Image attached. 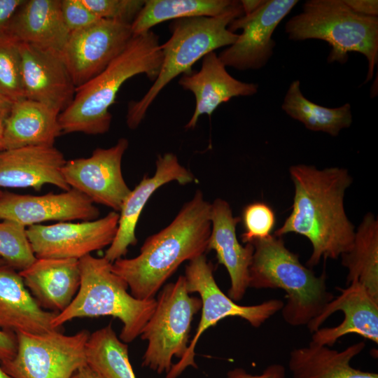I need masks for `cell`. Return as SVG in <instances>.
Here are the masks:
<instances>
[{
	"label": "cell",
	"instance_id": "21",
	"mask_svg": "<svg viewBox=\"0 0 378 378\" xmlns=\"http://www.w3.org/2000/svg\"><path fill=\"white\" fill-rule=\"evenodd\" d=\"M178 84L195 97L194 112L185 127L193 129L202 115L211 116L223 103L234 97H248L255 94L258 85L246 83L232 77L215 52L202 58L198 71L182 75Z\"/></svg>",
	"mask_w": 378,
	"mask_h": 378
},
{
	"label": "cell",
	"instance_id": "8",
	"mask_svg": "<svg viewBox=\"0 0 378 378\" xmlns=\"http://www.w3.org/2000/svg\"><path fill=\"white\" fill-rule=\"evenodd\" d=\"M190 294L184 275L164 284L158 292L154 312L140 335L147 342L143 367L167 374L173 358L180 360L186 354L191 323L202 307L200 298Z\"/></svg>",
	"mask_w": 378,
	"mask_h": 378
},
{
	"label": "cell",
	"instance_id": "23",
	"mask_svg": "<svg viewBox=\"0 0 378 378\" xmlns=\"http://www.w3.org/2000/svg\"><path fill=\"white\" fill-rule=\"evenodd\" d=\"M57 313L43 309L25 286L19 272L0 266V330L43 334L55 329Z\"/></svg>",
	"mask_w": 378,
	"mask_h": 378
},
{
	"label": "cell",
	"instance_id": "38",
	"mask_svg": "<svg viewBox=\"0 0 378 378\" xmlns=\"http://www.w3.org/2000/svg\"><path fill=\"white\" fill-rule=\"evenodd\" d=\"M17 351L15 332L0 330V363L11 359Z\"/></svg>",
	"mask_w": 378,
	"mask_h": 378
},
{
	"label": "cell",
	"instance_id": "39",
	"mask_svg": "<svg viewBox=\"0 0 378 378\" xmlns=\"http://www.w3.org/2000/svg\"><path fill=\"white\" fill-rule=\"evenodd\" d=\"M354 12L367 16L378 17L377 0H343Z\"/></svg>",
	"mask_w": 378,
	"mask_h": 378
},
{
	"label": "cell",
	"instance_id": "37",
	"mask_svg": "<svg viewBox=\"0 0 378 378\" xmlns=\"http://www.w3.org/2000/svg\"><path fill=\"white\" fill-rule=\"evenodd\" d=\"M24 0H0V38L7 37L10 22Z\"/></svg>",
	"mask_w": 378,
	"mask_h": 378
},
{
	"label": "cell",
	"instance_id": "40",
	"mask_svg": "<svg viewBox=\"0 0 378 378\" xmlns=\"http://www.w3.org/2000/svg\"><path fill=\"white\" fill-rule=\"evenodd\" d=\"M13 102L0 94V140H1L5 122L11 111Z\"/></svg>",
	"mask_w": 378,
	"mask_h": 378
},
{
	"label": "cell",
	"instance_id": "32",
	"mask_svg": "<svg viewBox=\"0 0 378 378\" xmlns=\"http://www.w3.org/2000/svg\"><path fill=\"white\" fill-rule=\"evenodd\" d=\"M0 258L19 272L35 261L26 227L10 220L0 222Z\"/></svg>",
	"mask_w": 378,
	"mask_h": 378
},
{
	"label": "cell",
	"instance_id": "16",
	"mask_svg": "<svg viewBox=\"0 0 378 378\" xmlns=\"http://www.w3.org/2000/svg\"><path fill=\"white\" fill-rule=\"evenodd\" d=\"M99 214V209L89 198L72 188L43 195L8 192L0 195V219L24 227L51 220H92Z\"/></svg>",
	"mask_w": 378,
	"mask_h": 378
},
{
	"label": "cell",
	"instance_id": "1",
	"mask_svg": "<svg viewBox=\"0 0 378 378\" xmlns=\"http://www.w3.org/2000/svg\"><path fill=\"white\" fill-rule=\"evenodd\" d=\"M289 173L295 187L292 210L274 235L295 233L309 239L312 246L306 263L309 268L321 258L337 259L350 250L355 236L344 206L351 176L344 168L318 169L307 164L293 165Z\"/></svg>",
	"mask_w": 378,
	"mask_h": 378
},
{
	"label": "cell",
	"instance_id": "4",
	"mask_svg": "<svg viewBox=\"0 0 378 378\" xmlns=\"http://www.w3.org/2000/svg\"><path fill=\"white\" fill-rule=\"evenodd\" d=\"M254 248L249 267V288H279L286 293L281 309L290 326H307L334 298L323 272L316 276L304 266L299 255L285 246L282 237L274 234L251 242Z\"/></svg>",
	"mask_w": 378,
	"mask_h": 378
},
{
	"label": "cell",
	"instance_id": "10",
	"mask_svg": "<svg viewBox=\"0 0 378 378\" xmlns=\"http://www.w3.org/2000/svg\"><path fill=\"white\" fill-rule=\"evenodd\" d=\"M17 351L1 368L13 378H71L87 364L90 332L64 335L60 330L43 334L17 332Z\"/></svg>",
	"mask_w": 378,
	"mask_h": 378
},
{
	"label": "cell",
	"instance_id": "42",
	"mask_svg": "<svg viewBox=\"0 0 378 378\" xmlns=\"http://www.w3.org/2000/svg\"><path fill=\"white\" fill-rule=\"evenodd\" d=\"M71 378H102L88 364L78 369Z\"/></svg>",
	"mask_w": 378,
	"mask_h": 378
},
{
	"label": "cell",
	"instance_id": "2",
	"mask_svg": "<svg viewBox=\"0 0 378 378\" xmlns=\"http://www.w3.org/2000/svg\"><path fill=\"white\" fill-rule=\"evenodd\" d=\"M210 208L202 192L197 190L167 226L145 240L139 255L112 263L113 272L126 282L133 297L155 298L183 262L207 251Z\"/></svg>",
	"mask_w": 378,
	"mask_h": 378
},
{
	"label": "cell",
	"instance_id": "24",
	"mask_svg": "<svg viewBox=\"0 0 378 378\" xmlns=\"http://www.w3.org/2000/svg\"><path fill=\"white\" fill-rule=\"evenodd\" d=\"M69 34L62 16L60 0H24L7 32L8 38L18 43L60 53Z\"/></svg>",
	"mask_w": 378,
	"mask_h": 378
},
{
	"label": "cell",
	"instance_id": "43",
	"mask_svg": "<svg viewBox=\"0 0 378 378\" xmlns=\"http://www.w3.org/2000/svg\"><path fill=\"white\" fill-rule=\"evenodd\" d=\"M0 378H13L8 375L1 367L0 365Z\"/></svg>",
	"mask_w": 378,
	"mask_h": 378
},
{
	"label": "cell",
	"instance_id": "13",
	"mask_svg": "<svg viewBox=\"0 0 378 378\" xmlns=\"http://www.w3.org/2000/svg\"><path fill=\"white\" fill-rule=\"evenodd\" d=\"M298 0H265L254 13L234 19L228 26L234 33L241 29L236 41L218 55L226 67L239 71L264 67L274 53L272 34L278 24L298 3Z\"/></svg>",
	"mask_w": 378,
	"mask_h": 378
},
{
	"label": "cell",
	"instance_id": "44",
	"mask_svg": "<svg viewBox=\"0 0 378 378\" xmlns=\"http://www.w3.org/2000/svg\"><path fill=\"white\" fill-rule=\"evenodd\" d=\"M4 150V146L1 140H0V151Z\"/></svg>",
	"mask_w": 378,
	"mask_h": 378
},
{
	"label": "cell",
	"instance_id": "25",
	"mask_svg": "<svg viewBox=\"0 0 378 378\" xmlns=\"http://www.w3.org/2000/svg\"><path fill=\"white\" fill-rule=\"evenodd\" d=\"M59 113L28 99L13 102L1 141L4 150L26 146H54L62 134Z\"/></svg>",
	"mask_w": 378,
	"mask_h": 378
},
{
	"label": "cell",
	"instance_id": "34",
	"mask_svg": "<svg viewBox=\"0 0 378 378\" xmlns=\"http://www.w3.org/2000/svg\"><path fill=\"white\" fill-rule=\"evenodd\" d=\"M99 19L131 24L144 5L145 0H82Z\"/></svg>",
	"mask_w": 378,
	"mask_h": 378
},
{
	"label": "cell",
	"instance_id": "33",
	"mask_svg": "<svg viewBox=\"0 0 378 378\" xmlns=\"http://www.w3.org/2000/svg\"><path fill=\"white\" fill-rule=\"evenodd\" d=\"M241 220L244 228L241 241L247 244L271 235L275 225L276 216L268 204L256 202L244 208Z\"/></svg>",
	"mask_w": 378,
	"mask_h": 378
},
{
	"label": "cell",
	"instance_id": "31",
	"mask_svg": "<svg viewBox=\"0 0 378 378\" xmlns=\"http://www.w3.org/2000/svg\"><path fill=\"white\" fill-rule=\"evenodd\" d=\"M0 94L15 102L25 98L19 43L0 38Z\"/></svg>",
	"mask_w": 378,
	"mask_h": 378
},
{
	"label": "cell",
	"instance_id": "36",
	"mask_svg": "<svg viewBox=\"0 0 378 378\" xmlns=\"http://www.w3.org/2000/svg\"><path fill=\"white\" fill-rule=\"evenodd\" d=\"M225 378H286V369L279 363L269 365L260 374H251L241 368L230 370Z\"/></svg>",
	"mask_w": 378,
	"mask_h": 378
},
{
	"label": "cell",
	"instance_id": "11",
	"mask_svg": "<svg viewBox=\"0 0 378 378\" xmlns=\"http://www.w3.org/2000/svg\"><path fill=\"white\" fill-rule=\"evenodd\" d=\"M128 146V140L120 138L110 148H97L88 158L66 161L62 167L66 183L93 203L120 211L131 192L122 173V159Z\"/></svg>",
	"mask_w": 378,
	"mask_h": 378
},
{
	"label": "cell",
	"instance_id": "28",
	"mask_svg": "<svg viewBox=\"0 0 378 378\" xmlns=\"http://www.w3.org/2000/svg\"><path fill=\"white\" fill-rule=\"evenodd\" d=\"M282 110L290 118L302 122L312 131L323 132L337 136L340 132L352 123L351 105L328 108L316 104L302 94L299 80H293L284 97Z\"/></svg>",
	"mask_w": 378,
	"mask_h": 378
},
{
	"label": "cell",
	"instance_id": "29",
	"mask_svg": "<svg viewBox=\"0 0 378 378\" xmlns=\"http://www.w3.org/2000/svg\"><path fill=\"white\" fill-rule=\"evenodd\" d=\"M232 0H145L141 10L131 24L134 35L167 20L185 18L214 17L230 7Z\"/></svg>",
	"mask_w": 378,
	"mask_h": 378
},
{
	"label": "cell",
	"instance_id": "27",
	"mask_svg": "<svg viewBox=\"0 0 378 378\" xmlns=\"http://www.w3.org/2000/svg\"><path fill=\"white\" fill-rule=\"evenodd\" d=\"M340 257L348 271L346 284L359 282L378 300V220L372 213L365 215L350 250Z\"/></svg>",
	"mask_w": 378,
	"mask_h": 378
},
{
	"label": "cell",
	"instance_id": "17",
	"mask_svg": "<svg viewBox=\"0 0 378 378\" xmlns=\"http://www.w3.org/2000/svg\"><path fill=\"white\" fill-rule=\"evenodd\" d=\"M25 98L59 113L72 102L76 86L60 52L19 43Z\"/></svg>",
	"mask_w": 378,
	"mask_h": 378
},
{
	"label": "cell",
	"instance_id": "6",
	"mask_svg": "<svg viewBox=\"0 0 378 378\" xmlns=\"http://www.w3.org/2000/svg\"><path fill=\"white\" fill-rule=\"evenodd\" d=\"M79 289L69 307L53 319V327L60 330L63 324L78 318L110 316L122 324L119 338L126 344L133 342L152 316L155 298L141 300L133 297L104 256L87 255L79 259Z\"/></svg>",
	"mask_w": 378,
	"mask_h": 378
},
{
	"label": "cell",
	"instance_id": "14",
	"mask_svg": "<svg viewBox=\"0 0 378 378\" xmlns=\"http://www.w3.org/2000/svg\"><path fill=\"white\" fill-rule=\"evenodd\" d=\"M328 303L307 326L312 342L332 346L342 337L355 333L378 343V300L353 281Z\"/></svg>",
	"mask_w": 378,
	"mask_h": 378
},
{
	"label": "cell",
	"instance_id": "15",
	"mask_svg": "<svg viewBox=\"0 0 378 378\" xmlns=\"http://www.w3.org/2000/svg\"><path fill=\"white\" fill-rule=\"evenodd\" d=\"M133 36L131 24L104 19L71 32L61 54L76 88L102 72Z\"/></svg>",
	"mask_w": 378,
	"mask_h": 378
},
{
	"label": "cell",
	"instance_id": "46",
	"mask_svg": "<svg viewBox=\"0 0 378 378\" xmlns=\"http://www.w3.org/2000/svg\"><path fill=\"white\" fill-rule=\"evenodd\" d=\"M2 192H3L0 190V195H1V194Z\"/></svg>",
	"mask_w": 378,
	"mask_h": 378
},
{
	"label": "cell",
	"instance_id": "3",
	"mask_svg": "<svg viewBox=\"0 0 378 378\" xmlns=\"http://www.w3.org/2000/svg\"><path fill=\"white\" fill-rule=\"evenodd\" d=\"M162 61L159 36L152 31L134 35L125 49L98 75L76 88L71 104L59 115L62 134L97 135L111 127L110 107L129 78L144 74L154 81Z\"/></svg>",
	"mask_w": 378,
	"mask_h": 378
},
{
	"label": "cell",
	"instance_id": "12",
	"mask_svg": "<svg viewBox=\"0 0 378 378\" xmlns=\"http://www.w3.org/2000/svg\"><path fill=\"white\" fill-rule=\"evenodd\" d=\"M118 220L119 214L112 211L92 220L31 225L27 234L36 258L79 260L111 244Z\"/></svg>",
	"mask_w": 378,
	"mask_h": 378
},
{
	"label": "cell",
	"instance_id": "30",
	"mask_svg": "<svg viewBox=\"0 0 378 378\" xmlns=\"http://www.w3.org/2000/svg\"><path fill=\"white\" fill-rule=\"evenodd\" d=\"M85 356L87 364L102 378H136L128 345L117 336L111 323L90 335Z\"/></svg>",
	"mask_w": 378,
	"mask_h": 378
},
{
	"label": "cell",
	"instance_id": "9",
	"mask_svg": "<svg viewBox=\"0 0 378 378\" xmlns=\"http://www.w3.org/2000/svg\"><path fill=\"white\" fill-rule=\"evenodd\" d=\"M185 277L189 293H197L202 302V314L196 332L190 341L185 356L173 364L166 378L178 377L188 367L197 368L195 347L202 335L210 327L227 317H239L251 326L259 328L281 310L284 302L272 299L254 305H241L231 300L219 288L214 276V267L202 254L189 261Z\"/></svg>",
	"mask_w": 378,
	"mask_h": 378
},
{
	"label": "cell",
	"instance_id": "20",
	"mask_svg": "<svg viewBox=\"0 0 378 378\" xmlns=\"http://www.w3.org/2000/svg\"><path fill=\"white\" fill-rule=\"evenodd\" d=\"M66 160L55 146H26L0 151V188H32L51 184L70 189L62 174Z\"/></svg>",
	"mask_w": 378,
	"mask_h": 378
},
{
	"label": "cell",
	"instance_id": "45",
	"mask_svg": "<svg viewBox=\"0 0 378 378\" xmlns=\"http://www.w3.org/2000/svg\"><path fill=\"white\" fill-rule=\"evenodd\" d=\"M4 265H7V264L3 259L0 258V266Z\"/></svg>",
	"mask_w": 378,
	"mask_h": 378
},
{
	"label": "cell",
	"instance_id": "35",
	"mask_svg": "<svg viewBox=\"0 0 378 378\" xmlns=\"http://www.w3.org/2000/svg\"><path fill=\"white\" fill-rule=\"evenodd\" d=\"M60 8L70 33L88 27L100 20L82 0H60Z\"/></svg>",
	"mask_w": 378,
	"mask_h": 378
},
{
	"label": "cell",
	"instance_id": "19",
	"mask_svg": "<svg viewBox=\"0 0 378 378\" xmlns=\"http://www.w3.org/2000/svg\"><path fill=\"white\" fill-rule=\"evenodd\" d=\"M210 220L207 251L214 250L218 262L227 270L230 279L227 296L237 302L249 288V267L254 248L251 243L245 246L239 243L236 227L241 218L233 216L230 205L225 200L217 198L211 204Z\"/></svg>",
	"mask_w": 378,
	"mask_h": 378
},
{
	"label": "cell",
	"instance_id": "26",
	"mask_svg": "<svg viewBox=\"0 0 378 378\" xmlns=\"http://www.w3.org/2000/svg\"><path fill=\"white\" fill-rule=\"evenodd\" d=\"M359 342L338 351L310 342L290 352L288 369L293 378H378V374L363 371L351 362L365 349Z\"/></svg>",
	"mask_w": 378,
	"mask_h": 378
},
{
	"label": "cell",
	"instance_id": "41",
	"mask_svg": "<svg viewBox=\"0 0 378 378\" xmlns=\"http://www.w3.org/2000/svg\"><path fill=\"white\" fill-rule=\"evenodd\" d=\"M265 0H241L240 1L244 15H248L256 11Z\"/></svg>",
	"mask_w": 378,
	"mask_h": 378
},
{
	"label": "cell",
	"instance_id": "5",
	"mask_svg": "<svg viewBox=\"0 0 378 378\" xmlns=\"http://www.w3.org/2000/svg\"><path fill=\"white\" fill-rule=\"evenodd\" d=\"M243 15L240 1H234L216 16L172 20L169 25L171 36L160 45L162 61L158 76L139 100L128 104L127 127L131 130L139 127L150 106L172 80L190 72L192 65L208 53L234 43L238 34L229 31L228 26Z\"/></svg>",
	"mask_w": 378,
	"mask_h": 378
},
{
	"label": "cell",
	"instance_id": "7",
	"mask_svg": "<svg viewBox=\"0 0 378 378\" xmlns=\"http://www.w3.org/2000/svg\"><path fill=\"white\" fill-rule=\"evenodd\" d=\"M285 32L293 41L327 42L331 48L328 63L343 64L351 52L363 55L368 63L365 83L372 79L378 61V17L358 14L343 0H308L286 22Z\"/></svg>",
	"mask_w": 378,
	"mask_h": 378
},
{
	"label": "cell",
	"instance_id": "22",
	"mask_svg": "<svg viewBox=\"0 0 378 378\" xmlns=\"http://www.w3.org/2000/svg\"><path fill=\"white\" fill-rule=\"evenodd\" d=\"M19 273L38 304L57 314L69 307L80 283L79 260L74 258H36Z\"/></svg>",
	"mask_w": 378,
	"mask_h": 378
},
{
	"label": "cell",
	"instance_id": "18",
	"mask_svg": "<svg viewBox=\"0 0 378 378\" xmlns=\"http://www.w3.org/2000/svg\"><path fill=\"white\" fill-rule=\"evenodd\" d=\"M155 166L154 174L152 176H144L131 190L122 205L115 236L104 255L111 263L125 256L130 246L136 244V225L143 209L154 192L172 181L186 185L195 180L192 173L179 162L174 153L159 155Z\"/></svg>",
	"mask_w": 378,
	"mask_h": 378
}]
</instances>
